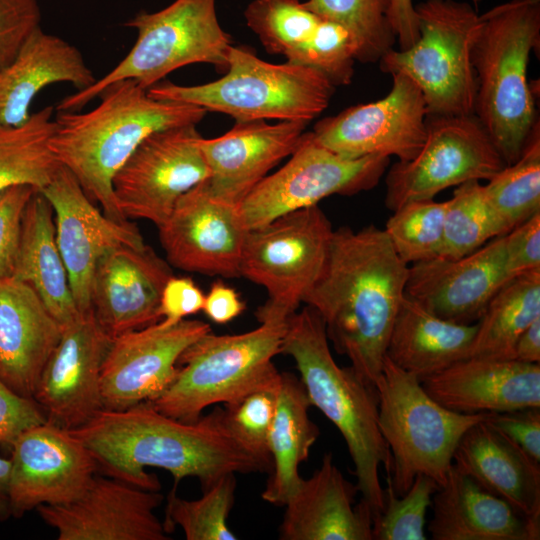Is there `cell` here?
Masks as SVG:
<instances>
[{"instance_id":"cell-1","label":"cell","mask_w":540,"mask_h":540,"mask_svg":"<svg viewBox=\"0 0 540 540\" xmlns=\"http://www.w3.org/2000/svg\"><path fill=\"white\" fill-rule=\"evenodd\" d=\"M69 431L107 476L150 491H159L161 485L147 467L171 473L175 487L185 477H196L202 489L225 474L271 470V464L230 435L220 407L188 423L163 414L148 401L121 410L102 409Z\"/></svg>"},{"instance_id":"cell-2","label":"cell","mask_w":540,"mask_h":540,"mask_svg":"<svg viewBox=\"0 0 540 540\" xmlns=\"http://www.w3.org/2000/svg\"><path fill=\"white\" fill-rule=\"evenodd\" d=\"M408 268L383 229L340 227L303 300L320 315L335 350L367 383L375 385L381 373Z\"/></svg>"},{"instance_id":"cell-3","label":"cell","mask_w":540,"mask_h":540,"mask_svg":"<svg viewBox=\"0 0 540 540\" xmlns=\"http://www.w3.org/2000/svg\"><path fill=\"white\" fill-rule=\"evenodd\" d=\"M92 110L57 111L50 149L60 165L78 180L86 195L111 219L120 214L112 179L120 167L152 133L188 124L205 116L202 108L151 97L135 81L108 86Z\"/></svg>"},{"instance_id":"cell-4","label":"cell","mask_w":540,"mask_h":540,"mask_svg":"<svg viewBox=\"0 0 540 540\" xmlns=\"http://www.w3.org/2000/svg\"><path fill=\"white\" fill-rule=\"evenodd\" d=\"M281 353L296 363L308 398L339 430L354 464L356 487L373 523L384 506L379 470L391 468V453L378 425V394L349 367L334 360L320 315L305 306L286 323Z\"/></svg>"},{"instance_id":"cell-5","label":"cell","mask_w":540,"mask_h":540,"mask_svg":"<svg viewBox=\"0 0 540 540\" xmlns=\"http://www.w3.org/2000/svg\"><path fill=\"white\" fill-rule=\"evenodd\" d=\"M539 44L540 0H510L480 15L471 50L474 114L506 165L520 157L539 120L527 76Z\"/></svg>"},{"instance_id":"cell-6","label":"cell","mask_w":540,"mask_h":540,"mask_svg":"<svg viewBox=\"0 0 540 540\" xmlns=\"http://www.w3.org/2000/svg\"><path fill=\"white\" fill-rule=\"evenodd\" d=\"M227 63L225 74L213 82L183 86L164 81L147 92L155 99L224 113L236 121L309 123L326 109L335 90V85L315 68L269 63L243 47L233 45Z\"/></svg>"},{"instance_id":"cell-7","label":"cell","mask_w":540,"mask_h":540,"mask_svg":"<svg viewBox=\"0 0 540 540\" xmlns=\"http://www.w3.org/2000/svg\"><path fill=\"white\" fill-rule=\"evenodd\" d=\"M378 425L391 453L386 477L396 495L407 492L417 475L441 487L462 436L488 413L454 412L434 400L414 375L386 355L375 381Z\"/></svg>"},{"instance_id":"cell-8","label":"cell","mask_w":540,"mask_h":540,"mask_svg":"<svg viewBox=\"0 0 540 540\" xmlns=\"http://www.w3.org/2000/svg\"><path fill=\"white\" fill-rule=\"evenodd\" d=\"M124 25L137 32L128 54L91 86L63 98L57 111H79L108 86L125 80L148 89L190 64L227 70L233 42L219 24L216 0H175L156 12L141 11Z\"/></svg>"},{"instance_id":"cell-9","label":"cell","mask_w":540,"mask_h":540,"mask_svg":"<svg viewBox=\"0 0 540 540\" xmlns=\"http://www.w3.org/2000/svg\"><path fill=\"white\" fill-rule=\"evenodd\" d=\"M286 323H260L240 334L202 335L181 354L173 381L152 405L191 423L205 408L228 403L276 378L280 372L272 359L281 353Z\"/></svg>"},{"instance_id":"cell-10","label":"cell","mask_w":540,"mask_h":540,"mask_svg":"<svg viewBox=\"0 0 540 540\" xmlns=\"http://www.w3.org/2000/svg\"><path fill=\"white\" fill-rule=\"evenodd\" d=\"M419 37L379 60L388 74H403L420 89L427 115L474 114L477 92L471 60L480 15L467 3L426 0L415 7Z\"/></svg>"},{"instance_id":"cell-11","label":"cell","mask_w":540,"mask_h":540,"mask_svg":"<svg viewBox=\"0 0 540 540\" xmlns=\"http://www.w3.org/2000/svg\"><path fill=\"white\" fill-rule=\"evenodd\" d=\"M333 231L318 205L248 231L240 277L267 292L255 313L259 323H286L297 311L324 267Z\"/></svg>"},{"instance_id":"cell-12","label":"cell","mask_w":540,"mask_h":540,"mask_svg":"<svg viewBox=\"0 0 540 540\" xmlns=\"http://www.w3.org/2000/svg\"><path fill=\"white\" fill-rule=\"evenodd\" d=\"M505 165L475 114L427 115L419 153L387 172L385 205L395 211L412 201L433 199L446 188L489 180Z\"/></svg>"},{"instance_id":"cell-13","label":"cell","mask_w":540,"mask_h":540,"mask_svg":"<svg viewBox=\"0 0 540 540\" xmlns=\"http://www.w3.org/2000/svg\"><path fill=\"white\" fill-rule=\"evenodd\" d=\"M287 163L262 179L240 202L248 230L284 214L318 205L331 195H354L374 188L386 171L389 158L342 157L321 145L312 132H304Z\"/></svg>"},{"instance_id":"cell-14","label":"cell","mask_w":540,"mask_h":540,"mask_svg":"<svg viewBox=\"0 0 540 540\" xmlns=\"http://www.w3.org/2000/svg\"><path fill=\"white\" fill-rule=\"evenodd\" d=\"M195 124L156 131L145 138L112 179L117 208L126 220L161 225L186 192L208 179Z\"/></svg>"},{"instance_id":"cell-15","label":"cell","mask_w":540,"mask_h":540,"mask_svg":"<svg viewBox=\"0 0 540 540\" xmlns=\"http://www.w3.org/2000/svg\"><path fill=\"white\" fill-rule=\"evenodd\" d=\"M392 78V88L384 98L323 118L311 131L314 138L349 159L366 156L413 159L426 138V104L411 79L403 74H393Z\"/></svg>"},{"instance_id":"cell-16","label":"cell","mask_w":540,"mask_h":540,"mask_svg":"<svg viewBox=\"0 0 540 540\" xmlns=\"http://www.w3.org/2000/svg\"><path fill=\"white\" fill-rule=\"evenodd\" d=\"M10 450L9 505L15 518L41 505L74 501L99 471L77 437L48 421L23 431Z\"/></svg>"},{"instance_id":"cell-17","label":"cell","mask_w":540,"mask_h":540,"mask_svg":"<svg viewBox=\"0 0 540 540\" xmlns=\"http://www.w3.org/2000/svg\"><path fill=\"white\" fill-rule=\"evenodd\" d=\"M157 228L170 265L209 276L240 277L249 230L239 205L215 195L207 179L181 196Z\"/></svg>"},{"instance_id":"cell-18","label":"cell","mask_w":540,"mask_h":540,"mask_svg":"<svg viewBox=\"0 0 540 540\" xmlns=\"http://www.w3.org/2000/svg\"><path fill=\"white\" fill-rule=\"evenodd\" d=\"M211 331L208 323L161 320L111 339L101 368L104 409L121 410L156 399L173 381L184 350Z\"/></svg>"},{"instance_id":"cell-19","label":"cell","mask_w":540,"mask_h":540,"mask_svg":"<svg viewBox=\"0 0 540 540\" xmlns=\"http://www.w3.org/2000/svg\"><path fill=\"white\" fill-rule=\"evenodd\" d=\"M54 212L56 242L81 314L91 312L92 278L99 260L119 246L143 247L138 227L93 205L74 175L60 165L41 190Z\"/></svg>"},{"instance_id":"cell-20","label":"cell","mask_w":540,"mask_h":540,"mask_svg":"<svg viewBox=\"0 0 540 540\" xmlns=\"http://www.w3.org/2000/svg\"><path fill=\"white\" fill-rule=\"evenodd\" d=\"M110 342L92 311L63 326L33 395L48 422L73 430L104 409L100 379Z\"/></svg>"},{"instance_id":"cell-21","label":"cell","mask_w":540,"mask_h":540,"mask_svg":"<svg viewBox=\"0 0 540 540\" xmlns=\"http://www.w3.org/2000/svg\"><path fill=\"white\" fill-rule=\"evenodd\" d=\"M162 501L158 491L95 475L74 501L36 509L58 540H168L154 513Z\"/></svg>"},{"instance_id":"cell-22","label":"cell","mask_w":540,"mask_h":540,"mask_svg":"<svg viewBox=\"0 0 540 540\" xmlns=\"http://www.w3.org/2000/svg\"><path fill=\"white\" fill-rule=\"evenodd\" d=\"M510 280L502 235L457 259L435 257L411 264L405 295L440 318L474 324Z\"/></svg>"},{"instance_id":"cell-23","label":"cell","mask_w":540,"mask_h":540,"mask_svg":"<svg viewBox=\"0 0 540 540\" xmlns=\"http://www.w3.org/2000/svg\"><path fill=\"white\" fill-rule=\"evenodd\" d=\"M173 276L170 264L148 246H119L97 263L91 285V310L111 339L161 320L160 298Z\"/></svg>"},{"instance_id":"cell-24","label":"cell","mask_w":540,"mask_h":540,"mask_svg":"<svg viewBox=\"0 0 540 540\" xmlns=\"http://www.w3.org/2000/svg\"><path fill=\"white\" fill-rule=\"evenodd\" d=\"M307 125L304 121H236L219 137H202L199 144L209 169L210 190L239 205L272 168L295 151Z\"/></svg>"},{"instance_id":"cell-25","label":"cell","mask_w":540,"mask_h":540,"mask_svg":"<svg viewBox=\"0 0 540 540\" xmlns=\"http://www.w3.org/2000/svg\"><path fill=\"white\" fill-rule=\"evenodd\" d=\"M420 382L434 400L458 413L540 407L539 363L468 357Z\"/></svg>"},{"instance_id":"cell-26","label":"cell","mask_w":540,"mask_h":540,"mask_svg":"<svg viewBox=\"0 0 540 540\" xmlns=\"http://www.w3.org/2000/svg\"><path fill=\"white\" fill-rule=\"evenodd\" d=\"M358 489L334 464L331 453L286 502L282 540H373V514Z\"/></svg>"},{"instance_id":"cell-27","label":"cell","mask_w":540,"mask_h":540,"mask_svg":"<svg viewBox=\"0 0 540 540\" xmlns=\"http://www.w3.org/2000/svg\"><path fill=\"white\" fill-rule=\"evenodd\" d=\"M62 330L29 284L0 279V378L14 392L33 398Z\"/></svg>"},{"instance_id":"cell-28","label":"cell","mask_w":540,"mask_h":540,"mask_svg":"<svg viewBox=\"0 0 540 540\" xmlns=\"http://www.w3.org/2000/svg\"><path fill=\"white\" fill-rule=\"evenodd\" d=\"M428 531L433 540H538L540 524L530 521L454 465L432 497Z\"/></svg>"},{"instance_id":"cell-29","label":"cell","mask_w":540,"mask_h":540,"mask_svg":"<svg viewBox=\"0 0 540 540\" xmlns=\"http://www.w3.org/2000/svg\"><path fill=\"white\" fill-rule=\"evenodd\" d=\"M96 80L76 46L38 26L0 70V125L25 123L32 101L48 85L65 82L81 91Z\"/></svg>"},{"instance_id":"cell-30","label":"cell","mask_w":540,"mask_h":540,"mask_svg":"<svg viewBox=\"0 0 540 540\" xmlns=\"http://www.w3.org/2000/svg\"><path fill=\"white\" fill-rule=\"evenodd\" d=\"M453 465L540 524V463L488 423L479 422L466 431Z\"/></svg>"},{"instance_id":"cell-31","label":"cell","mask_w":540,"mask_h":540,"mask_svg":"<svg viewBox=\"0 0 540 540\" xmlns=\"http://www.w3.org/2000/svg\"><path fill=\"white\" fill-rule=\"evenodd\" d=\"M476 329V323L445 320L404 295L385 355L421 381L467 358Z\"/></svg>"},{"instance_id":"cell-32","label":"cell","mask_w":540,"mask_h":540,"mask_svg":"<svg viewBox=\"0 0 540 540\" xmlns=\"http://www.w3.org/2000/svg\"><path fill=\"white\" fill-rule=\"evenodd\" d=\"M13 277L36 291L62 327L81 315L57 246L52 206L38 190L30 197L23 213Z\"/></svg>"},{"instance_id":"cell-33","label":"cell","mask_w":540,"mask_h":540,"mask_svg":"<svg viewBox=\"0 0 540 540\" xmlns=\"http://www.w3.org/2000/svg\"><path fill=\"white\" fill-rule=\"evenodd\" d=\"M311 406L300 378L282 372L268 436L271 470L261 494L262 499L270 504L284 506L302 480L298 466L307 460L320 433L319 427L309 417Z\"/></svg>"},{"instance_id":"cell-34","label":"cell","mask_w":540,"mask_h":540,"mask_svg":"<svg viewBox=\"0 0 540 540\" xmlns=\"http://www.w3.org/2000/svg\"><path fill=\"white\" fill-rule=\"evenodd\" d=\"M539 317L540 270H534L508 281L490 300L476 322L468 357L513 359L518 337Z\"/></svg>"},{"instance_id":"cell-35","label":"cell","mask_w":540,"mask_h":540,"mask_svg":"<svg viewBox=\"0 0 540 540\" xmlns=\"http://www.w3.org/2000/svg\"><path fill=\"white\" fill-rule=\"evenodd\" d=\"M54 110L47 106L19 126L0 125V193L18 185L41 191L55 175L60 164L49 146Z\"/></svg>"},{"instance_id":"cell-36","label":"cell","mask_w":540,"mask_h":540,"mask_svg":"<svg viewBox=\"0 0 540 540\" xmlns=\"http://www.w3.org/2000/svg\"><path fill=\"white\" fill-rule=\"evenodd\" d=\"M247 26L270 54L310 67L323 19L299 0H253L244 11Z\"/></svg>"},{"instance_id":"cell-37","label":"cell","mask_w":540,"mask_h":540,"mask_svg":"<svg viewBox=\"0 0 540 540\" xmlns=\"http://www.w3.org/2000/svg\"><path fill=\"white\" fill-rule=\"evenodd\" d=\"M486 199L504 234L540 212V122L531 130L520 157L484 185Z\"/></svg>"},{"instance_id":"cell-38","label":"cell","mask_w":540,"mask_h":540,"mask_svg":"<svg viewBox=\"0 0 540 540\" xmlns=\"http://www.w3.org/2000/svg\"><path fill=\"white\" fill-rule=\"evenodd\" d=\"M505 235L490 207L484 185L470 180L457 186L446 201L443 244L438 257H463L491 239Z\"/></svg>"},{"instance_id":"cell-39","label":"cell","mask_w":540,"mask_h":540,"mask_svg":"<svg viewBox=\"0 0 540 540\" xmlns=\"http://www.w3.org/2000/svg\"><path fill=\"white\" fill-rule=\"evenodd\" d=\"M303 5L322 19L343 26L355 42L360 62H379L393 49L396 37L387 19L390 0H307Z\"/></svg>"},{"instance_id":"cell-40","label":"cell","mask_w":540,"mask_h":540,"mask_svg":"<svg viewBox=\"0 0 540 540\" xmlns=\"http://www.w3.org/2000/svg\"><path fill=\"white\" fill-rule=\"evenodd\" d=\"M236 479L234 473L225 474L196 500H186L171 490L166 507L164 527L167 533L180 526L187 540H235L237 536L227 524L234 504Z\"/></svg>"},{"instance_id":"cell-41","label":"cell","mask_w":540,"mask_h":540,"mask_svg":"<svg viewBox=\"0 0 540 540\" xmlns=\"http://www.w3.org/2000/svg\"><path fill=\"white\" fill-rule=\"evenodd\" d=\"M446 201L406 203L393 211L383 229L397 255L407 264L438 257L443 244Z\"/></svg>"},{"instance_id":"cell-42","label":"cell","mask_w":540,"mask_h":540,"mask_svg":"<svg viewBox=\"0 0 540 540\" xmlns=\"http://www.w3.org/2000/svg\"><path fill=\"white\" fill-rule=\"evenodd\" d=\"M280 374L221 408L230 435L245 449L271 464L268 436L276 411Z\"/></svg>"},{"instance_id":"cell-43","label":"cell","mask_w":540,"mask_h":540,"mask_svg":"<svg viewBox=\"0 0 540 540\" xmlns=\"http://www.w3.org/2000/svg\"><path fill=\"white\" fill-rule=\"evenodd\" d=\"M438 488L430 477L417 475L407 492L398 496L386 477L384 506L373 523V539L426 540V513Z\"/></svg>"},{"instance_id":"cell-44","label":"cell","mask_w":540,"mask_h":540,"mask_svg":"<svg viewBox=\"0 0 540 540\" xmlns=\"http://www.w3.org/2000/svg\"><path fill=\"white\" fill-rule=\"evenodd\" d=\"M36 189L27 185L0 193V279L13 276L25 207Z\"/></svg>"},{"instance_id":"cell-45","label":"cell","mask_w":540,"mask_h":540,"mask_svg":"<svg viewBox=\"0 0 540 540\" xmlns=\"http://www.w3.org/2000/svg\"><path fill=\"white\" fill-rule=\"evenodd\" d=\"M37 0H0V70L16 56L21 46L39 25Z\"/></svg>"},{"instance_id":"cell-46","label":"cell","mask_w":540,"mask_h":540,"mask_svg":"<svg viewBox=\"0 0 540 540\" xmlns=\"http://www.w3.org/2000/svg\"><path fill=\"white\" fill-rule=\"evenodd\" d=\"M46 421L33 398L14 392L0 378V445L10 449L23 431Z\"/></svg>"},{"instance_id":"cell-47","label":"cell","mask_w":540,"mask_h":540,"mask_svg":"<svg viewBox=\"0 0 540 540\" xmlns=\"http://www.w3.org/2000/svg\"><path fill=\"white\" fill-rule=\"evenodd\" d=\"M505 266L510 279L540 270V212L505 234Z\"/></svg>"},{"instance_id":"cell-48","label":"cell","mask_w":540,"mask_h":540,"mask_svg":"<svg viewBox=\"0 0 540 540\" xmlns=\"http://www.w3.org/2000/svg\"><path fill=\"white\" fill-rule=\"evenodd\" d=\"M485 422L540 463V407L488 413Z\"/></svg>"},{"instance_id":"cell-49","label":"cell","mask_w":540,"mask_h":540,"mask_svg":"<svg viewBox=\"0 0 540 540\" xmlns=\"http://www.w3.org/2000/svg\"><path fill=\"white\" fill-rule=\"evenodd\" d=\"M205 294L189 277L171 276L163 287L159 313L167 325L202 311Z\"/></svg>"},{"instance_id":"cell-50","label":"cell","mask_w":540,"mask_h":540,"mask_svg":"<svg viewBox=\"0 0 540 540\" xmlns=\"http://www.w3.org/2000/svg\"><path fill=\"white\" fill-rule=\"evenodd\" d=\"M245 310L239 294L222 281L212 284L205 295L202 311L216 324H226Z\"/></svg>"},{"instance_id":"cell-51","label":"cell","mask_w":540,"mask_h":540,"mask_svg":"<svg viewBox=\"0 0 540 540\" xmlns=\"http://www.w3.org/2000/svg\"><path fill=\"white\" fill-rule=\"evenodd\" d=\"M480 0H473L477 5ZM387 19L399 43V49L411 47L419 37L418 20L412 0H390Z\"/></svg>"},{"instance_id":"cell-52","label":"cell","mask_w":540,"mask_h":540,"mask_svg":"<svg viewBox=\"0 0 540 540\" xmlns=\"http://www.w3.org/2000/svg\"><path fill=\"white\" fill-rule=\"evenodd\" d=\"M513 359L524 363H540V317L518 337L513 350Z\"/></svg>"},{"instance_id":"cell-53","label":"cell","mask_w":540,"mask_h":540,"mask_svg":"<svg viewBox=\"0 0 540 540\" xmlns=\"http://www.w3.org/2000/svg\"><path fill=\"white\" fill-rule=\"evenodd\" d=\"M10 459L0 456V520L11 517L9 505Z\"/></svg>"}]
</instances>
